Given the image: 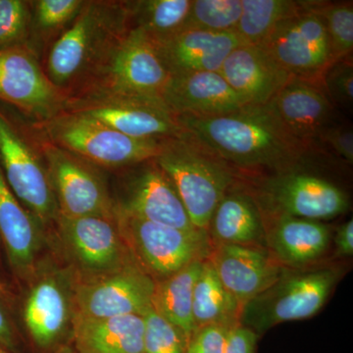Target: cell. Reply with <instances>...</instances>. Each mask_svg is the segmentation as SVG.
<instances>
[{
    "label": "cell",
    "mask_w": 353,
    "mask_h": 353,
    "mask_svg": "<svg viewBox=\"0 0 353 353\" xmlns=\"http://www.w3.org/2000/svg\"><path fill=\"white\" fill-rule=\"evenodd\" d=\"M152 43L171 76L219 72L228 55L243 44L234 32H213L189 28Z\"/></svg>",
    "instance_id": "16"
},
{
    "label": "cell",
    "mask_w": 353,
    "mask_h": 353,
    "mask_svg": "<svg viewBox=\"0 0 353 353\" xmlns=\"http://www.w3.org/2000/svg\"><path fill=\"white\" fill-rule=\"evenodd\" d=\"M141 315L104 319L74 317V350L78 353H145Z\"/></svg>",
    "instance_id": "22"
},
{
    "label": "cell",
    "mask_w": 353,
    "mask_h": 353,
    "mask_svg": "<svg viewBox=\"0 0 353 353\" xmlns=\"http://www.w3.org/2000/svg\"><path fill=\"white\" fill-rule=\"evenodd\" d=\"M209 261L241 309L287 271L275 257L252 245L218 243Z\"/></svg>",
    "instance_id": "15"
},
{
    "label": "cell",
    "mask_w": 353,
    "mask_h": 353,
    "mask_svg": "<svg viewBox=\"0 0 353 353\" xmlns=\"http://www.w3.org/2000/svg\"><path fill=\"white\" fill-rule=\"evenodd\" d=\"M192 0H141L128 2V16L152 41L180 31L189 15Z\"/></svg>",
    "instance_id": "30"
},
{
    "label": "cell",
    "mask_w": 353,
    "mask_h": 353,
    "mask_svg": "<svg viewBox=\"0 0 353 353\" xmlns=\"http://www.w3.org/2000/svg\"><path fill=\"white\" fill-rule=\"evenodd\" d=\"M336 252L341 256H352L353 254V220L350 219L343 223L338 231L336 238Z\"/></svg>",
    "instance_id": "41"
},
{
    "label": "cell",
    "mask_w": 353,
    "mask_h": 353,
    "mask_svg": "<svg viewBox=\"0 0 353 353\" xmlns=\"http://www.w3.org/2000/svg\"><path fill=\"white\" fill-rule=\"evenodd\" d=\"M170 78L152 39L134 28L109 50L101 94L164 104L162 97Z\"/></svg>",
    "instance_id": "6"
},
{
    "label": "cell",
    "mask_w": 353,
    "mask_h": 353,
    "mask_svg": "<svg viewBox=\"0 0 353 353\" xmlns=\"http://www.w3.org/2000/svg\"><path fill=\"white\" fill-rule=\"evenodd\" d=\"M319 139L328 143L341 157L348 163L353 162V134L350 128L331 126L320 134Z\"/></svg>",
    "instance_id": "38"
},
{
    "label": "cell",
    "mask_w": 353,
    "mask_h": 353,
    "mask_svg": "<svg viewBox=\"0 0 353 353\" xmlns=\"http://www.w3.org/2000/svg\"><path fill=\"white\" fill-rule=\"evenodd\" d=\"M60 234L78 263L88 271L110 273L124 265V246L115 218L58 215Z\"/></svg>",
    "instance_id": "17"
},
{
    "label": "cell",
    "mask_w": 353,
    "mask_h": 353,
    "mask_svg": "<svg viewBox=\"0 0 353 353\" xmlns=\"http://www.w3.org/2000/svg\"><path fill=\"white\" fill-rule=\"evenodd\" d=\"M203 261L196 260L173 275L155 282L153 308L183 334L187 343L196 330L192 316V297Z\"/></svg>",
    "instance_id": "27"
},
{
    "label": "cell",
    "mask_w": 353,
    "mask_h": 353,
    "mask_svg": "<svg viewBox=\"0 0 353 353\" xmlns=\"http://www.w3.org/2000/svg\"><path fill=\"white\" fill-rule=\"evenodd\" d=\"M257 338L252 330L236 323L228 331L224 353H255Z\"/></svg>",
    "instance_id": "39"
},
{
    "label": "cell",
    "mask_w": 353,
    "mask_h": 353,
    "mask_svg": "<svg viewBox=\"0 0 353 353\" xmlns=\"http://www.w3.org/2000/svg\"><path fill=\"white\" fill-rule=\"evenodd\" d=\"M338 272L333 268L285 271L268 289L241 307L240 324L259 336L282 323L312 317L333 292Z\"/></svg>",
    "instance_id": "3"
},
{
    "label": "cell",
    "mask_w": 353,
    "mask_h": 353,
    "mask_svg": "<svg viewBox=\"0 0 353 353\" xmlns=\"http://www.w3.org/2000/svg\"><path fill=\"white\" fill-rule=\"evenodd\" d=\"M208 229L218 243L255 246L266 236L259 201L250 194L231 190L216 208Z\"/></svg>",
    "instance_id": "24"
},
{
    "label": "cell",
    "mask_w": 353,
    "mask_h": 353,
    "mask_svg": "<svg viewBox=\"0 0 353 353\" xmlns=\"http://www.w3.org/2000/svg\"><path fill=\"white\" fill-rule=\"evenodd\" d=\"M308 1L241 0V15L234 32L243 44L259 46L283 21L307 7Z\"/></svg>",
    "instance_id": "29"
},
{
    "label": "cell",
    "mask_w": 353,
    "mask_h": 353,
    "mask_svg": "<svg viewBox=\"0 0 353 353\" xmlns=\"http://www.w3.org/2000/svg\"><path fill=\"white\" fill-rule=\"evenodd\" d=\"M175 116L212 117L250 105L230 87L220 72H199L171 76L162 97Z\"/></svg>",
    "instance_id": "19"
},
{
    "label": "cell",
    "mask_w": 353,
    "mask_h": 353,
    "mask_svg": "<svg viewBox=\"0 0 353 353\" xmlns=\"http://www.w3.org/2000/svg\"><path fill=\"white\" fill-rule=\"evenodd\" d=\"M39 222L13 194L0 166V234L9 260L20 273L32 268L38 253Z\"/></svg>",
    "instance_id": "25"
},
{
    "label": "cell",
    "mask_w": 353,
    "mask_h": 353,
    "mask_svg": "<svg viewBox=\"0 0 353 353\" xmlns=\"http://www.w3.org/2000/svg\"><path fill=\"white\" fill-rule=\"evenodd\" d=\"M241 306L221 283L214 267L204 260L196 279L192 297V316L196 328L208 325L232 327L240 318Z\"/></svg>",
    "instance_id": "28"
},
{
    "label": "cell",
    "mask_w": 353,
    "mask_h": 353,
    "mask_svg": "<svg viewBox=\"0 0 353 353\" xmlns=\"http://www.w3.org/2000/svg\"><path fill=\"white\" fill-rule=\"evenodd\" d=\"M116 222L127 241L150 273L169 277L183 267L203 260L208 252V232H188L155 224L121 212L115 208Z\"/></svg>",
    "instance_id": "8"
},
{
    "label": "cell",
    "mask_w": 353,
    "mask_h": 353,
    "mask_svg": "<svg viewBox=\"0 0 353 353\" xmlns=\"http://www.w3.org/2000/svg\"><path fill=\"white\" fill-rule=\"evenodd\" d=\"M18 341L10 317L0 301V347L10 352L17 350Z\"/></svg>",
    "instance_id": "40"
},
{
    "label": "cell",
    "mask_w": 353,
    "mask_h": 353,
    "mask_svg": "<svg viewBox=\"0 0 353 353\" xmlns=\"http://www.w3.org/2000/svg\"><path fill=\"white\" fill-rule=\"evenodd\" d=\"M320 1H308L301 12L280 23L259 44L292 79L320 83L334 63L326 26L317 11Z\"/></svg>",
    "instance_id": "5"
},
{
    "label": "cell",
    "mask_w": 353,
    "mask_h": 353,
    "mask_svg": "<svg viewBox=\"0 0 353 353\" xmlns=\"http://www.w3.org/2000/svg\"><path fill=\"white\" fill-rule=\"evenodd\" d=\"M69 109L134 139L164 141L185 134L176 116L155 102L101 94L76 102Z\"/></svg>",
    "instance_id": "12"
},
{
    "label": "cell",
    "mask_w": 353,
    "mask_h": 353,
    "mask_svg": "<svg viewBox=\"0 0 353 353\" xmlns=\"http://www.w3.org/2000/svg\"><path fill=\"white\" fill-rule=\"evenodd\" d=\"M176 119L188 136L243 170L280 173L296 168L310 152V146L290 136L265 104H250L225 115Z\"/></svg>",
    "instance_id": "1"
},
{
    "label": "cell",
    "mask_w": 353,
    "mask_h": 353,
    "mask_svg": "<svg viewBox=\"0 0 353 353\" xmlns=\"http://www.w3.org/2000/svg\"><path fill=\"white\" fill-rule=\"evenodd\" d=\"M230 328L208 325L196 329L188 341L185 353H224Z\"/></svg>",
    "instance_id": "37"
},
{
    "label": "cell",
    "mask_w": 353,
    "mask_h": 353,
    "mask_svg": "<svg viewBox=\"0 0 353 353\" xmlns=\"http://www.w3.org/2000/svg\"><path fill=\"white\" fill-rule=\"evenodd\" d=\"M0 353H11V352H8V350H6V348L0 347Z\"/></svg>",
    "instance_id": "43"
},
{
    "label": "cell",
    "mask_w": 353,
    "mask_h": 353,
    "mask_svg": "<svg viewBox=\"0 0 353 353\" xmlns=\"http://www.w3.org/2000/svg\"><path fill=\"white\" fill-rule=\"evenodd\" d=\"M85 2L82 0H39L34 2V24L41 31H51L75 20Z\"/></svg>",
    "instance_id": "36"
},
{
    "label": "cell",
    "mask_w": 353,
    "mask_h": 353,
    "mask_svg": "<svg viewBox=\"0 0 353 353\" xmlns=\"http://www.w3.org/2000/svg\"><path fill=\"white\" fill-rule=\"evenodd\" d=\"M143 317L145 320V353H185L187 340L185 336L153 306Z\"/></svg>",
    "instance_id": "33"
},
{
    "label": "cell",
    "mask_w": 353,
    "mask_h": 353,
    "mask_svg": "<svg viewBox=\"0 0 353 353\" xmlns=\"http://www.w3.org/2000/svg\"><path fill=\"white\" fill-rule=\"evenodd\" d=\"M241 15V0H192L185 28L233 32Z\"/></svg>",
    "instance_id": "31"
},
{
    "label": "cell",
    "mask_w": 353,
    "mask_h": 353,
    "mask_svg": "<svg viewBox=\"0 0 353 353\" xmlns=\"http://www.w3.org/2000/svg\"><path fill=\"white\" fill-rule=\"evenodd\" d=\"M260 199L275 216L329 220L348 209L345 192L322 176L296 168L275 173L262 183Z\"/></svg>",
    "instance_id": "9"
},
{
    "label": "cell",
    "mask_w": 353,
    "mask_h": 353,
    "mask_svg": "<svg viewBox=\"0 0 353 353\" xmlns=\"http://www.w3.org/2000/svg\"><path fill=\"white\" fill-rule=\"evenodd\" d=\"M153 161L170 179L192 225L208 232L216 208L232 189V167L187 134L164 139Z\"/></svg>",
    "instance_id": "2"
},
{
    "label": "cell",
    "mask_w": 353,
    "mask_h": 353,
    "mask_svg": "<svg viewBox=\"0 0 353 353\" xmlns=\"http://www.w3.org/2000/svg\"><path fill=\"white\" fill-rule=\"evenodd\" d=\"M0 99L32 115H57L62 97L24 46L0 50Z\"/></svg>",
    "instance_id": "14"
},
{
    "label": "cell",
    "mask_w": 353,
    "mask_h": 353,
    "mask_svg": "<svg viewBox=\"0 0 353 353\" xmlns=\"http://www.w3.org/2000/svg\"><path fill=\"white\" fill-rule=\"evenodd\" d=\"M125 17H128L127 9L85 2L71 27L51 48L48 58L51 83L61 87L81 75L109 43L112 32H121Z\"/></svg>",
    "instance_id": "7"
},
{
    "label": "cell",
    "mask_w": 353,
    "mask_h": 353,
    "mask_svg": "<svg viewBox=\"0 0 353 353\" xmlns=\"http://www.w3.org/2000/svg\"><path fill=\"white\" fill-rule=\"evenodd\" d=\"M43 152L57 201L58 215L115 218V208L101 179L80 158L52 143L46 145Z\"/></svg>",
    "instance_id": "13"
},
{
    "label": "cell",
    "mask_w": 353,
    "mask_h": 353,
    "mask_svg": "<svg viewBox=\"0 0 353 353\" xmlns=\"http://www.w3.org/2000/svg\"><path fill=\"white\" fill-rule=\"evenodd\" d=\"M265 105L290 136L308 146L332 125L334 105L321 83L292 79Z\"/></svg>",
    "instance_id": "18"
},
{
    "label": "cell",
    "mask_w": 353,
    "mask_h": 353,
    "mask_svg": "<svg viewBox=\"0 0 353 353\" xmlns=\"http://www.w3.org/2000/svg\"><path fill=\"white\" fill-rule=\"evenodd\" d=\"M0 166L13 194L39 222L57 219L59 211L48 170L17 128L1 112Z\"/></svg>",
    "instance_id": "10"
},
{
    "label": "cell",
    "mask_w": 353,
    "mask_h": 353,
    "mask_svg": "<svg viewBox=\"0 0 353 353\" xmlns=\"http://www.w3.org/2000/svg\"><path fill=\"white\" fill-rule=\"evenodd\" d=\"M317 11L326 26L333 61L348 58L353 50L352 2H319Z\"/></svg>",
    "instance_id": "32"
},
{
    "label": "cell",
    "mask_w": 353,
    "mask_h": 353,
    "mask_svg": "<svg viewBox=\"0 0 353 353\" xmlns=\"http://www.w3.org/2000/svg\"><path fill=\"white\" fill-rule=\"evenodd\" d=\"M121 212L183 231H201L192 225L178 192L153 160L137 176L130 187Z\"/></svg>",
    "instance_id": "20"
},
{
    "label": "cell",
    "mask_w": 353,
    "mask_h": 353,
    "mask_svg": "<svg viewBox=\"0 0 353 353\" xmlns=\"http://www.w3.org/2000/svg\"><path fill=\"white\" fill-rule=\"evenodd\" d=\"M57 353H78L76 352L74 348L68 347H63L61 348H59V350H57Z\"/></svg>",
    "instance_id": "42"
},
{
    "label": "cell",
    "mask_w": 353,
    "mask_h": 353,
    "mask_svg": "<svg viewBox=\"0 0 353 353\" xmlns=\"http://www.w3.org/2000/svg\"><path fill=\"white\" fill-rule=\"evenodd\" d=\"M31 23L29 2L0 0V50L24 46Z\"/></svg>",
    "instance_id": "34"
},
{
    "label": "cell",
    "mask_w": 353,
    "mask_h": 353,
    "mask_svg": "<svg viewBox=\"0 0 353 353\" xmlns=\"http://www.w3.org/2000/svg\"><path fill=\"white\" fill-rule=\"evenodd\" d=\"M52 145L102 166H130L154 159L162 141L125 136L82 114H57L46 120Z\"/></svg>",
    "instance_id": "4"
},
{
    "label": "cell",
    "mask_w": 353,
    "mask_h": 353,
    "mask_svg": "<svg viewBox=\"0 0 353 353\" xmlns=\"http://www.w3.org/2000/svg\"><path fill=\"white\" fill-rule=\"evenodd\" d=\"M154 289L155 281L148 273L136 267L123 266L77 289L74 317L104 319L143 316L152 306Z\"/></svg>",
    "instance_id": "11"
},
{
    "label": "cell",
    "mask_w": 353,
    "mask_h": 353,
    "mask_svg": "<svg viewBox=\"0 0 353 353\" xmlns=\"http://www.w3.org/2000/svg\"><path fill=\"white\" fill-rule=\"evenodd\" d=\"M219 72L250 105L268 103L292 79L263 48L250 44L234 48Z\"/></svg>",
    "instance_id": "21"
},
{
    "label": "cell",
    "mask_w": 353,
    "mask_h": 353,
    "mask_svg": "<svg viewBox=\"0 0 353 353\" xmlns=\"http://www.w3.org/2000/svg\"><path fill=\"white\" fill-rule=\"evenodd\" d=\"M267 240L280 263L301 267L315 261L328 248L331 232L321 221L276 216Z\"/></svg>",
    "instance_id": "23"
},
{
    "label": "cell",
    "mask_w": 353,
    "mask_h": 353,
    "mask_svg": "<svg viewBox=\"0 0 353 353\" xmlns=\"http://www.w3.org/2000/svg\"><path fill=\"white\" fill-rule=\"evenodd\" d=\"M323 90L332 103L352 106L353 101L352 60H339L330 65L321 77Z\"/></svg>",
    "instance_id": "35"
},
{
    "label": "cell",
    "mask_w": 353,
    "mask_h": 353,
    "mask_svg": "<svg viewBox=\"0 0 353 353\" xmlns=\"http://www.w3.org/2000/svg\"><path fill=\"white\" fill-rule=\"evenodd\" d=\"M69 315L68 296L57 280L46 278L34 285L26 301L24 320L39 347L57 343L68 325Z\"/></svg>",
    "instance_id": "26"
}]
</instances>
